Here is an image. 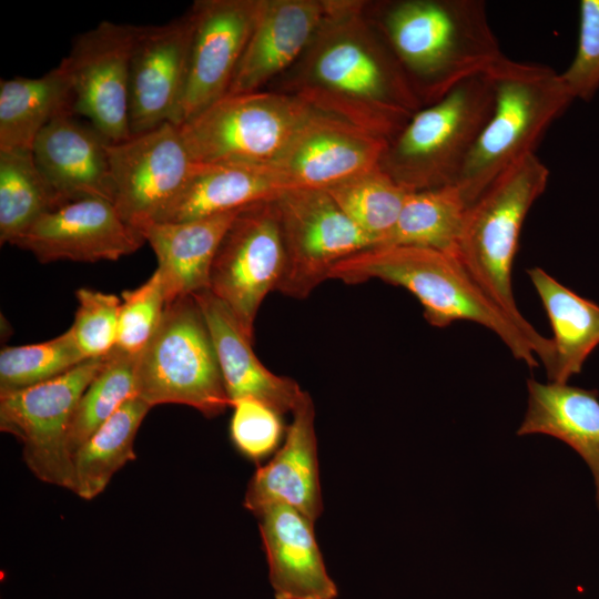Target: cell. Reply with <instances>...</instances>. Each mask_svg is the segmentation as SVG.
<instances>
[{
	"instance_id": "cell-1",
	"label": "cell",
	"mask_w": 599,
	"mask_h": 599,
	"mask_svg": "<svg viewBox=\"0 0 599 599\" xmlns=\"http://www.w3.org/2000/svg\"><path fill=\"white\" fill-rule=\"evenodd\" d=\"M268 90L386 141L423 108L362 0H328L304 52Z\"/></svg>"
},
{
	"instance_id": "cell-2",
	"label": "cell",
	"mask_w": 599,
	"mask_h": 599,
	"mask_svg": "<svg viewBox=\"0 0 599 599\" xmlns=\"http://www.w3.org/2000/svg\"><path fill=\"white\" fill-rule=\"evenodd\" d=\"M365 11L423 106L504 55L481 0L365 1Z\"/></svg>"
},
{
	"instance_id": "cell-3",
	"label": "cell",
	"mask_w": 599,
	"mask_h": 599,
	"mask_svg": "<svg viewBox=\"0 0 599 599\" xmlns=\"http://www.w3.org/2000/svg\"><path fill=\"white\" fill-rule=\"evenodd\" d=\"M329 278L347 284L380 280L410 292L435 327L469 321L494 332L512 356L538 366L534 347L516 323L484 292L453 255L416 246H376L339 262Z\"/></svg>"
},
{
	"instance_id": "cell-4",
	"label": "cell",
	"mask_w": 599,
	"mask_h": 599,
	"mask_svg": "<svg viewBox=\"0 0 599 599\" xmlns=\"http://www.w3.org/2000/svg\"><path fill=\"white\" fill-rule=\"evenodd\" d=\"M549 174L535 153L505 170L467 207L457 254L475 282L524 332L547 374L555 362L552 342L518 309L511 272L524 221L546 190Z\"/></svg>"
},
{
	"instance_id": "cell-5",
	"label": "cell",
	"mask_w": 599,
	"mask_h": 599,
	"mask_svg": "<svg viewBox=\"0 0 599 599\" xmlns=\"http://www.w3.org/2000/svg\"><path fill=\"white\" fill-rule=\"evenodd\" d=\"M487 74L494 91L493 111L455 184L467 206L505 170L535 153L573 100L560 74L547 65L502 55Z\"/></svg>"
},
{
	"instance_id": "cell-6",
	"label": "cell",
	"mask_w": 599,
	"mask_h": 599,
	"mask_svg": "<svg viewBox=\"0 0 599 599\" xmlns=\"http://www.w3.org/2000/svg\"><path fill=\"white\" fill-rule=\"evenodd\" d=\"M494 106L486 73L419 109L387 143L379 167L408 191L456 184Z\"/></svg>"
},
{
	"instance_id": "cell-7",
	"label": "cell",
	"mask_w": 599,
	"mask_h": 599,
	"mask_svg": "<svg viewBox=\"0 0 599 599\" xmlns=\"http://www.w3.org/2000/svg\"><path fill=\"white\" fill-rule=\"evenodd\" d=\"M135 394L150 407L180 404L215 417L231 407L213 341L193 295L166 304L136 356Z\"/></svg>"
},
{
	"instance_id": "cell-8",
	"label": "cell",
	"mask_w": 599,
	"mask_h": 599,
	"mask_svg": "<svg viewBox=\"0 0 599 599\" xmlns=\"http://www.w3.org/2000/svg\"><path fill=\"white\" fill-rule=\"evenodd\" d=\"M316 112L273 90L226 94L179 126L196 163L272 164Z\"/></svg>"
},
{
	"instance_id": "cell-9",
	"label": "cell",
	"mask_w": 599,
	"mask_h": 599,
	"mask_svg": "<svg viewBox=\"0 0 599 599\" xmlns=\"http://www.w3.org/2000/svg\"><path fill=\"white\" fill-rule=\"evenodd\" d=\"M108 355L85 359L50 380L0 394V429L21 443L23 461L41 481L72 489L70 425L82 394Z\"/></svg>"
},
{
	"instance_id": "cell-10",
	"label": "cell",
	"mask_w": 599,
	"mask_h": 599,
	"mask_svg": "<svg viewBox=\"0 0 599 599\" xmlns=\"http://www.w3.org/2000/svg\"><path fill=\"white\" fill-rule=\"evenodd\" d=\"M285 247L275 199L242 209L216 251L209 290L254 339V323L266 295L278 288Z\"/></svg>"
},
{
	"instance_id": "cell-11",
	"label": "cell",
	"mask_w": 599,
	"mask_h": 599,
	"mask_svg": "<svg viewBox=\"0 0 599 599\" xmlns=\"http://www.w3.org/2000/svg\"><path fill=\"white\" fill-rule=\"evenodd\" d=\"M285 247L277 291L306 298L345 258L372 247L326 190L291 189L275 199Z\"/></svg>"
},
{
	"instance_id": "cell-12",
	"label": "cell",
	"mask_w": 599,
	"mask_h": 599,
	"mask_svg": "<svg viewBox=\"0 0 599 599\" xmlns=\"http://www.w3.org/2000/svg\"><path fill=\"white\" fill-rule=\"evenodd\" d=\"M138 26L101 21L79 34L63 58L73 89V112L85 116L110 142L131 136L130 60Z\"/></svg>"
},
{
	"instance_id": "cell-13",
	"label": "cell",
	"mask_w": 599,
	"mask_h": 599,
	"mask_svg": "<svg viewBox=\"0 0 599 599\" xmlns=\"http://www.w3.org/2000/svg\"><path fill=\"white\" fill-rule=\"evenodd\" d=\"M108 156L113 204L133 227L153 221L185 185L196 165L179 126L171 122L111 142Z\"/></svg>"
},
{
	"instance_id": "cell-14",
	"label": "cell",
	"mask_w": 599,
	"mask_h": 599,
	"mask_svg": "<svg viewBox=\"0 0 599 599\" xmlns=\"http://www.w3.org/2000/svg\"><path fill=\"white\" fill-rule=\"evenodd\" d=\"M263 0H196L185 87L172 123L182 125L227 94Z\"/></svg>"
},
{
	"instance_id": "cell-15",
	"label": "cell",
	"mask_w": 599,
	"mask_h": 599,
	"mask_svg": "<svg viewBox=\"0 0 599 599\" xmlns=\"http://www.w3.org/2000/svg\"><path fill=\"white\" fill-rule=\"evenodd\" d=\"M388 141L316 111L268 166L291 189L327 190L379 166Z\"/></svg>"
},
{
	"instance_id": "cell-16",
	"label": "cell",
	"mask_w": 599,
	"mask_h": 599,
	"mask_svg": "<svg viewBox=\"0 0 599 599\" xmlns=\"http://www.w3.org/2000/svg\"><path fill=\"white\" fill-rule=\"evenodd\" d=\"M193 19L138 26L130 60L129 126L131 135L174 119L187 75Z\"/></svg>"
},
{
	"instance_id": "cell-17",
	"label": "cell",
	"mask_w": 599,
	"mask_h": 599,
	"mask_svg": "<svg viewBox=\"0 0 599 599\" xmlns=\"http://www.w3.org/2000/svg\"><path fill=\"white\" fill-rule=\"evenodd\" d=\"M144 238L104 199L65 203L40 216L12 245L39 262L116 261L139 250Z\"/></svg>"
},
{
	"instance_id": "cell-18",
	"label": "cell",
	"mask_w": 599,
	"mask_h": 599,
	"mask_svg": "<svg viewBox=\"0 0 599 599\" xmlns=\"http://www.w3.org/2000/svg\"><path fill=\"white\" fill-rule=\"evenodd\" d=\"M74 115L64 112L42 129L32 146L35 164L63 203L92 197L113 203L111 142Z\"/></svg>"
},
{
	"instance_id": "cell-19",
	"label": "cell",
	"mask_w": 599,
	"mask_h": 599,
	"mask_svg": "<svg viewBox=\"0 0 599 599\" xmlns=\"http://www.w3.org/2000/svg\"><path fill=\"white\" fill-rule=\"evenodd\" d=\"M328 0H263L227 94L261 91L301 57Z\"/></svg>"
},
{
	"instance_id": "cell-20",
	"label": "cell",
	"mask_w": 599,
	"mask_h": 599,
	"mask_svg": "<svg viewBox=\"0 0 599 599\" xmlns=\"http://www.w3.org/2000/svg\"><path fill=\"white\" fill-rule=\"evenodd\" d=\"M283 446L251 478L244 507L257 515L272 504H285L313 522L323 511L318 475L315 407L307 392L294 408Z\"/></svg>"
},
{
	"instance_id": "cell-21",
	"label": "cell",
	"mask_w": 599,
	"mask_h": 599,
	"mask_svg": "<svg viewBox=\"0 0 599 599\" xmlns=\"http://www.w3.org/2000/svg\"><path fill=\"white\" fill-rule=\"evenodd\" d=\"M268 577L275 599H336L317 545L314 524L285 504H272L257 515Z\"/></svg>"
},
{
	"instance_id": "cell-22",
	"label": "cell",
	"mask_w": 599,
	"mask_h": 599,
	"mask_svg": "<svg viewBox=\"0 0 599 599\" xmlns=\"http://www.w3.org/2000/svg\"><path fill=\"white\" fill-rule=\"evenodd\" d=\"M193 297L210 331L231 407L238 399L254 398L281 415L293 412L305 390L294 379L276 375L262 364L253 351V341L209 288Z\"/></svg>"
},
{
	"instance_id": "cell-23",
	"label": "cell",
	"mask_w": 599,
	"mask_h": 599,
	"mask_svg": "<svg viewBox=\"0 0 599 599\" xmlns=\"http://www.w3.org/2000/svg\"><path fill=\"white\" fill-rule=\"evenodd\" d=\"M240 211L185 222L150 221L135 227L156 256L166 304L209 288L216 251Z\"/></svg>"
},
{
	"instance_id": "cell-24",
	"label": "cell",
	"mask_w": 599,
	"mask_h": 599,
	"mask_svg": "<svg viewBox=\"0 0 599 599\" xmlns=\"http://www.w3.org/2000/svg\"><path fill=\"white\" fill-rule=\"evenodd\" d=\"M290 190L268 165L196 163L155 222H185L242 210Z\"/></svg>"
},
{
	"instance_id": "cell-25",
	"label": "cell",
	"mask_w": 599,
	"mask_h": 599,
	"mask_svg": "<svg viewBox=\"0 0 599 599\" xmlns=\"http://www.w3.org/2000/svg\"><path fill=\"white\" fill-rule=\"evenodd\" d=\"M528 406L518 436L547 435L571 447L588 465L599 509V393L556 382L527 380Z\"/></svg>"
},
{
	"instance_id": "cell-26",
	"label": "cell",
	"mask_w": 599,
	"mask_h": 599,
	"mask_svg": "<svg viewBox=\"0 0 599 599\" xmlns=\"http://www.w3.org/2000/svg\"><path fill=\"white\" fill-rule=\"evenodd\" d=\"M73 89L64 59L39 78L0 81V151H32L42 129L73 111Z\"/></svg>"
},
{
	"instance_id": "cell-27",
	"label": "cell",
	"mask_w": 599,
	"mask_h": 599,
	"mask_svg": "<svg viewBox=\"0 0 599 599\" xmlns=\"http://www.w3.org/2000/svg\"><path fill=\"white\" fill-rule=\"evenodd\" d=\"M527 274L550 322L555 362L550 382L566 384L582 369L583 363L599 345V305L559 283L540 267Z\"/></svg>"
},
{
	"instance_id": "cell-28",
	"label": "cell",
	"mask_w": 599,
	"mask_h": 599,
	"mask_svg": "<svg viewBox=\"0 0 599 599\" xmlns=\"http://www.w3.org/2000/svg\"><path fill=\"white\" fill-rule=\"evenodd\" d=\"M150 408L134 396L88 438L72 456L71 491L85 500L95 498L118 470L136 458L134 439Z\"/></svg>"
},
{
	"instance_id": "cell-29",
	"label": "cell",
	"mask_w": 599,
	"mask_h": 599,
	"mask_svg": "<svg viewBox=\"0 0 599 599\" xmlns=\"http://www.w3.org/2000/svg\"><path fill=\"white\" fill-rule=\"evenodd\" d=\"M467 207L455 184L409 191L396 225L379 246L425 247L457 257Z\"/></svg>"
},
{
	"instance_id": "cell-30",
	"label": "cell",
	"mask_w": 599,
	"mask_h": 599,
	"mask_svg": "<svg viewBox=\"0 0 599 599\" xmlns=\"http://www.w3.org/2000/svg\"><path fill=\"white\" fill-rule=\"evenodd\" d=\"M63 204L32 151H0L1 244L12 245L40 216Z\"/></svg>"
},
{
	"instance_id": "cell-31",
	"label": "cell",
	"mask_w": 599,
	"mask_h": 599,
	"mask_svg": "<svg viewBox=\"0 0 599 599\" xmlns=\"http://www.w3.org/2000/svg\"><path fill=\"white\" fill-rule=\"evenodd\" d=\"M345 215L382 245L393 231L409 192L379 166L326 190Z\"/></svg>"
},
{
	"instance_id": "cell-32",
	"label": "cell",
	"mask_w": 599,
	"mask_h": 599,
	"mask_svg": "<svg viewBox=\"0 0 599 599\" xmlns=\"http://www.w3.org/2000/svg\"><path fill=\"white\" fill-rule=\"evenodd\" d=\"M136 356L113 348L100 373L82 394L68 434V450L74 453L128 399L135 394Z\"/></svg>"
},
{
	"instance_id": "cell-33",
	"label": "cell",
	"mask_w": 599,
	"mask_h": 599,
	"mask_svg": "<svg viewBox=\"0 0 599 599\" xmlns=\"http://www.w3.org/2000/svg\"><path fill=\"white\" fill-rule=\"evenodd\" d=\"M83 361L70 329L47 342L6 346L0 352V394L55 378Z\"/></svg>"
},
{
	"instance_id": "cell-34",
	"label": "cell",
	"mask_w": 599,
	"mask_h": 599,
	"mask_svg": "<svg viewBox=\"0 0 599 599\" xmlns=\"http://www.w3.org/2000/svg\"><path fill=\"white\" fill-rule=\"evenodd\" d=\"M78 307L69 328L85 359L106 356L116 344L121 297L97 290H77Z\"/></svg>"
},
{
	"instance_id": "cell-35",
	"label": "cell",
	"mask_w": 599,
	"mask_h": 599,
	"mask_svg": "<svg viewBox=\"0 0 599 599\" xmlns=\"http://www.w3.org/2000/svg\"><path fill=\"white\" fill-rule=\"evenodd\" d=\"M165 306L158 270L139 287L123 291L115 348L138 355L155 333Z\"/></svg>"
},
{
	"instance_id": "cell-36",
	"label": "cell",
	"mask_w": 599,
	"mask_h": 599,
	"mask_svg": "<svg viewBox=\"0 0 599 599\" xmlns=\"http://www.w3.org/2000/svg\"><path fill=\"white\" fill-rule=\"evenodd\" d=\"M232 408L230 435L236 449L256 463L274 451L283 434L282 415L254 398L238 399Z\"/></svg>"
},
{
	"instance_id": "cell-37",
	"label": "cell",
	"mask_w": 599,
	"mask_h": 599,
	"mask_svg": "<svg viewBox=\"0 0 599 599\" xmlns=\"http://www.w3.org/2000/svg\"><path fill=\"white\" fill-rule=\"evenodd\" d=\"M579 8L577 51L560 78L573 99L589 101L599 88V0H581Z\"/></svg>"
}]
</instances>
